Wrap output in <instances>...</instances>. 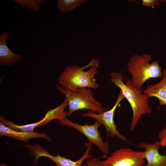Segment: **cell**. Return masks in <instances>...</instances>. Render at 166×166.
Instances as JSON below:
<instances>
[{"label":"cell","instance_id":"1","mask_svg":"<svg viewBox=\"0 0 166 166\" xmlns=\"http://www.w3.org/2000/svg\"><path fill=\"white\" fill-rule=\"evenodd\" d=\"M99 60L93 58L86 65L80 67L77 65L67 66L61 73L59 85L66 90L76 92L79 88L97 89L99 86L95 78L98 73Z\"/></svg>","mask_w":166,"mask_h":166},{"label":"cell","instance_id":"2","mask_svg":"<svg viewBox=\"0 0 166 166\" xmlns=\"http://www.w3.org/2000/svg\"><path fill=\"white\" fill-rule=\"evenodd\" d=\"M111 76V81L120 88L132 109V116L130 130L132 131L141 116L145 114H149L152 112V109L149 105V97L144 93L141 89L135 87L130 80H128L125 84L122 74L120 72H112Z\"/></svg>","mask_w":166,"mask_h":166},{"label":"cell","instance_id":"3","mask_svg":"<svg viewBox=\"0 0 166 166\" xmlns=\"http://www.w3.org/2000/svg\"><path fill=\"white\" fill-rule=\"evenodd\" d=\"M152 56L148 54L142 55L135 54L130 57L127 65V70L131 75L133 85L141 89L148 80L162 77V68L159 61L156 60L150 63Z\"/></svg>","mask_w":166,"mask_h":166},{"label":"cell","instance_id":"4","mask_svg":"<svg viewBox=\"0 0 166 166\" xmlns=\"http://www.w3.org/2000/svg\"><path fill=\"white\" fill-rule=\"evenodd\" d=\"M55 86L56 89L64 94L67 99L69 106L68 117L71 116L74 112L82 109L98 113L106 111L102 104L94 98V93L89 88H79L76 92H73L64 89L59 85Z\"/></svg>","mask_w":166,"mask_h":166},{"label":"cell","instance_id":"5","mask_svg":"<svg viewBox=\"0 0 166 166\" xmlns=\"http://www.w3.org/2000/svg\"><path fill=\"white\" fill-rule=\"evenodd\" d=\"M145 152L121 148L101 161V166H144Z\"/></svg>","mask_w":166,"mask_h":166},{"label":"cell","instance_id":"6","mask_svg":"<svg viewBox=\"0 0 166 166\" xmlns=\"http://www.w3.org/2000/svg\"><path fill=\"white\" fill-rule=\"evenodd\" d=\"M59 124L74 128L83 134L88 139L89 142L96 145L103 154V158L106 157L109 152V144L108 141L104 142L98 128L101 125L98 121L96 120L94 123L89 125L87 123L80 125L70 121L65 117L59 121Z\"/></svg>","mask_w":166,"mask_h":166},{"label":"cell","instance_id":"7","mask_svg":"<svg viewBox=\"0 0 166 166\" xmlns=\"http://www.w3.org/2000/svg\"><path fill=\"white\" fill-rule=\"evenodd\" d=\"M91 145L92 144L89 142L85 144V146L86 147V150L82 156L77 161H73L59 154L56 156L53 155L39 145H32L28 144L26 147L34 157V165L38 161L40 157L44 156L50 159L55 164V166H82V164L85 159L88 158H93L90 154L92 150Z\"/></svg>","mask_w":166,"mask_h":166},{"label":"cell","instance_id":"8","mask_svg":"<svg viewBox=\"0 0 166 166\" xmlns=\"http://www.w3.org/2000/svg\"><path fill=\"white\" fill-rule=\"evenodd\" d=\"M66 105L61 103L58 106L47 110L44 117L40 121L32 123L22 125H18L13 122L8 121L2 116L0 118V123L16 131L21 132L34 131L36 128L46 125L53 120L59 121L63 119L67 116V113L64 110Z\"/></svg>","mask_w":166,"mask_h":166},{"label":"cell","instance_id":"9","mask_svg":"<svg viewBox=\"0 0 166 166\" xmlns=\"http://www.w3.org/2000/svg\"><path fill=\"white\" fill-rule=\"evenodd\" d=\"M124 98L121 92L120 93L116 103L113 107L110 110L100 113H96L91 111L81 114L82 117H92L99 121L105 126L107 132V136L114 138L116 136L119 139L122 140H128L125 137L121 134L117 129L114 120L115 112L117 107L120 105L122 100Z\"/></svg>","mask_w":166,"mask_h":166},{"label":"cell","instance_id":"10","mask_svg":"<svg viewBox=\"0 0 166 166\" xmlns=\"http://www.w3.org/2000/svg\"><path fill=\"white\" fill-rule=\"evenodd\" d=\"M160 146L159 141L153 144L145 142L139 143L138 147L145 149L144 159L147 163L144 166H166V155L160 154L159 150Z\"/></svg>","mask_w":166,"mask_h":166},{"label":"cell","instance_id":"11","mask_svg":"<svg viewBox=\"0 0 166 166\" xmlns=\"http://www.w3.org/2000/svg\"><path fill=\"white\" fill-rule=\"evenodd\" d=\"M0 136H7L15 139L28 142L32 138H42L51 142L52 140L48 135L45 133L34 131L30 132L18 131L0 123Z\"/></svg>","mask_w":166,"mask_h":166},{"label":"cell","instance_id":"12","mask_svg":"<svg viewBox=\"0 0 166 166\" xmlns=\"http://www.w3.org/2000/svg\"><path fill=\"white\" fill-rule=\"evenodd\" d=\"M161 80L157 83L148 85L143 93L150 97H154L158 100V109L163 105H166V68L162 70ZM166 118V115H165Z\"/></svg>","mask_w":166,"mask_h":166},{"label":"cell","instance_id":"13","mask_svg":"<svg viewBox=\"0 0 166 166\" xmlns=\"http://www.w3.org/2000/svg\"><path fill=\"white\" fill-rule=\"evenodd\" d=\"M9 37L8 31L0 35V63L7 66H11L14 62L24 58L20 54L13 52L8 47L6 41Z\"/></svg>","mask_w":166,"mask_h":166},{"label":"cell","instance_id":"14","mask_svg":"<svg viewBox=\"0 0 166 166\" xmlns=\"http://www.w3.org/2000/svg\"><path fill=\"white\" fill-rule=\"evenodd\" d=\"M85 1V0H58L57 8L61 12L65 13L80 7Z\"/></svg>","mask_w":166,"mask_h":166},{"label":"cell","instance_id":"15","mask_svg":"<svg viewBox=\"0 0 166 166\" xmlns=\"http://www.w3.org/2000/svg\"><path fill=\"white\" fill-rule=\"evenodd\" d=\"M11 1L19 4L24 8L38 12L40 9L41 4L46 1L45 0H13Z\"/></svg>","mask_w":166,"mask_h":166},{"label":"cell","instance_id":"16","mask_svg":"<svg viewBox=\"0 0 166 166\" xmlns=\"http://www.w3.org/2000/svg\"><path fill=\"white\" fill-rule=\"evenodd\" d=\"M158 138L161 146H166V124L164 127L159 133Z\"/></svg>","mask_w":166,"mask_h":166},{"label":"cell","instance_id":"17","mask_svg":"<svg viewBox=\"0 0 166 166\" xmlns=\"http://www.w3.org/2000/svg\"><path fill=\"white\" fill-rule=\"evenodd\" d=\"M163 0H143L142 5L145 6L154 7L155 6L160 5Z\"/></svg>","mask_w":166,"mask_h":166},{"label":"cell","instance_id":"18","mask_svg":"<svg viewBox=\"0 0 166 166\" xmlns=\"http://www.w3.org/2000/svg\"><path fill=\"white\" fill-rule=\"evenodd\" d=\"M85 162V166H101V161L98 159L93 158Z\"/></svg>","mask_w":166,"mask_h":166},{"label":"cell","instance_id":"19","mask_svg":"<svg viewBox=\"0 0 166 166\" xmlns=\"http://www.w3.org/2000/svg\"><path fill=\"white\" fill-rule=\"evenodd\" d=\"M0 166H7V164L5 163H1Z\"/></svg>","mask_w":166,"mask_h":166},{"label":"cell","instance_id":"20","mask_svg":"<svg viewBox=\"0 0 166 166\" xmlns=\"http://www.w3.org/2000/svg\"><path fill=\"white\" fill-rule=\"evenodd\" d=\"M163 2H165L166 3V0H164V1L163 0Z\"/></svg>","mask_w":166,"mask_h":166}]
</instances>
